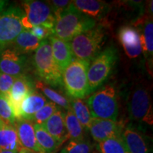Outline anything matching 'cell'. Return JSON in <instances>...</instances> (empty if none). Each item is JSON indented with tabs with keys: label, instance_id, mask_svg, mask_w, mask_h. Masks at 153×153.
Masks as SVG:
<instances>
[{
	"label": "cell",
	"instance_id": "1",
	"mask_svg": "<svg viewBox=\"0 0 153 153\" xmlns=\"http://www.w3.org/2000/svg\"><path fill=\"white\" fill-rule=\"evenodd\" d=\"M95 26L94 19L80 12L72 2L55 18L53 36L69 43L75 36Z\"/></svg>",
	"mask_w": 153,
	"mask_h": 153
},
{
	"label": "cell",
	"instance_id": "2",
	"mask_svg": "<svg viewBox=\"0 0 153 153\" xmlns=\"http://www.w3.org/2000/svg\"><path fill=\"white\" fill-rule=\"evenodd\" d=\"M33 64L36 74L44 82L53 87L62 86V72L53 57L48 38L41 42L34 53Z\"/></svg>",
	"mask_w": 153,
	"mask_h": 153
},
{
	"label": "cell",
	"instance_id": "3",
	"mask_svg": "<svg viewBox=\"0 0 153 153\" xmlns=\"http://www.w3.org/2000/svg\"><path fill=\"white\" fill-rule=\"evenodd\" d=\"M90 62L74 58L62 72V85L72 99H83L90 94L87 71Z\"/></svg>",
	"mask_w": 153,
	"mask_h": 153
},
{
	"label": "cell",
	"instance_id": "4",
	"mask_svg": "<svg viewBox=\"0 0 153 153\" xmlns=\"http://www.w3.org/2000/svg\"><path fill=\"white\" fill-rule=\"evenodd\" d=\"M117 58V50L114 46H109L99 52L91 60L87 71L90 94L104 85L109 77Z\"/></svg>",
	"mask_w": 153,
	"mask_h": 153
},
{
	"label": "cell",
	"instance_id": "5",
	"mask_svg": "<svg viewBox=\"0 0 153 153\" xmlns=\"http://www.w3.org/2000/svg\"><path fill=\"white\" fill-rule=\"evenodd\" d=\"M87 106L92 118L116 121L118 105L116 90L108 85L93 94L87 100Z\"/></svg>",
	"mask_w": 153,
	"mask_h": 153
},
{
	"label": "cell",
	"instance_id": "6",
	"mask_svg": "<svg viewBox=\"0 0 153 153\" xmlns=\"http://www.w3.org/2000/svg\"><path fill=\"white\" fill-rule=\"evenodd\" d=\"M104 38V30L99 26L75 36L70 43L74 57L91 62L100 52Z\"/></svg>",
	"mask_w": 153,
	"mask_h": 153
},
{
	"label": "cell",
	"instance_id": "7",
	"mask_svg": "<svg viewBox=\"0 0 153 153\" xmlns=\"http://www.w3.org/2000/svg\"><path fill=\"white\" fill-rule=\"evenodd\" d=\"M24 11L17 7H10L0 13V50L8 48L25 28Z\"/></svg>",
	"mask_w": 153,
	"mask_h": 153
},
{
	"label": "cell",
	"instance_id": "8",
	"mask_svg": "<svg viewBox=\"0 0 153 153\" xmlns=\"http://www.w3.org/2000/svg\"><path fill=\"white\" fill-rule=\"evenodd\" d=\"M130 118L138 123L152 125L153 115L150 94L144 86L137 85L130 94L128 101Z\"/></svg>",
	"mask_w": 153,
	"mask_h": 153
},
{
	"label": "cell",
	"instance_id": "9",
	"mask_svg": "<svg viewBox=\"0 0 153 153\" xmlns=\"http://www.w3.org/2000/svg\"><path fill=\"white\" fill-rule=\"evenodd\" d=\"M25 16L23 25L25 29L30 30L33 26H43L53 29L55 17L48 4L38 0L22 1Z\"/></svg>",
	"mask_w": 153,
	"mask_h": 153
},
{
	"label": "cell",
	"instance_id": "10",
	"mask_svg": "<svg viewBox=\"0 0 153 153\" xmlns=\"http://www.w3.org/2000/svg\"><path fill=\"white\" fill-rule=\"evenodd\" d=\"M27 57L11 47L0 50V72L19 77L26 75Z\"/></svg>",
	"mask_w": 153,
	"mask_h": 153
},
{
	"label": "cell",
	"instance_id": "11",
	"mask_svg": "<svg viewBox=\"0 0 153 153\" xmlns=\"http://www.w3.org/2000/svg\"><path fill=\"white\" fill-rule=\"evenodd\" d=\"M33 91V85L26 75L16 77L7 96L16 120L19 118L20 106L22 101Z\"/></svg>",
	"mask_w": 153,
	"mask_h": 153
},
{
	"label": "cell",
	"instance_id": "12",
	"mask_svg": "<svg viewBox=\"0 0 153 153\" xmlns=\"http://www.w3.org/2000/svg\"><path fill=\"white\" fill-rule=\"evenodd\" d=\"M123 126L111 120L93 118L88 131L96 142L100 143L114 136L120 135Z\"/></svg>",
	"mask_w": 153,
	"mask_h": 153
},
{
	"label": "cell",
	"instance_id": "13",
	"mask_svg": "<svg viewBox=\"0 0 153 153\" xmlns=\"http://www.w3.org/2000/svg\"><path fill=\"white\" fill-rule=\"evenodd\" d=\"M14 126L22 148L29 149L38 153H43L36 141L33 122L23 119L16 120Z\"/></svg>",
	"mask_w": 153,
	"mask_h": 153
},
{
	"label": "cell",
	"instance_id": "14",
	"mask_svg": "<svg viewBox=\"0 0 153 153\" xmlns=\"http://www.w3.org/2000/svg\"><path fill=\"white\" fill-rule=\"evenodd\" d=\"M119 40L126 55L130 58H135L142 53L140 34L131 26H124L120 29Z\"/></svg>",
	"mask_w": 153,
	"mask_h": 153
},
{
	"label": "cell",
	"instance_id": "15",
	"mask_svg": "<svg viewBox=\"0 0 153 153\" xmlns=\"http://www.w3.org/2000/svg\"><path fill=\"white\" fill-rule=\"evenodd\" d=\"M48 40L51 45L53 58L61 71L63 72L75 58L72 53L70 43L59 39L55 36H51L48 38Z\"/></svg>",
	"mask_w": 153,
	"mask_h": 153
},
{
	"label": "cell",
	"instance_id": "16",
	"mask_svg": "<svg viewBox=\"0 0 153 153\" xmlns=\"http://www.w3.org/2000/svg\"><path fill=\"white\" fill-rule=\"evenodd\" d=\"M41 126L55 140L59 146L68 139L65 123V113L60 109L53 114Z\"/></svg>",
	"mask_w": 153,
	"mask_h": 153
},
{
	"label": "cell",
	"instance_id": "17",
	"mask_svg": "<svg viewBox=\"0 0 153 153\" xmlns=\"http://www.w3.org/2000/svg\"><path fill=\"white\" fill-rule=\"evenodd\" d=\"M120 137L128 153H149V148L144 136L133 128L131 126L123 128Z\"/></svg>",
	"mask_w": 153,
	"mask_h": 153
},
{
	"label": "cell",
	"instance_id": "18",
	"mask_svg": "<svg viewBox=\"0 0 153 153\" xmlns=\"http://www.w3.org/2000/svg\"><path fill=\"white\" fill-rule=\"evenodd\" d=\"M48 102L46 97L34 90L22 101L20 106L19 118L32 122L33 116Z\"/></svg>",
	"mask_w": 153,
	"mask_h": 153
},
{
	"label": "cell",
	"instance_id": "19",
	"mask_svg": "<svg viewBox=\"0 0 153 153\" xmlns=\"http://www.w3.org/2000/svg\"><path fill=\"white\" fill-rule=\"evenodd\" d=\"M74 7L82 14L93 19H100L108 11V5L103 1L96 0H75L72 1Z\"/></svg>",
	"mask_w": 153,
	"mask_h": 153
},
{
	"label": "cell",
	"instance_id": "20",
	"mask_svg": "<svg viewBox=\"0 0 153 153\" xmlns=\"http://www.w3.org/2000/svg\"><path fill=\"white\" fill-rule=\"evenodd\" d=\"M21 148L14 125L0 119V150L19 152Z\"/></svg>",
	"mask_w": 153,
	"mask_h": 153
},
{
	"label": "cell",
	"instance_id": "21",
	"mask_svg": "<svg viewBox=\"0 0 153 153\" xmlns=\"http://www.w3.org/2000/svg\"><path fill=\"white\" fill-rule=\"evenodd\" d=\"M41 41L36 38L28 29H25L16 38L10 47L21 54L25 55L35 52L41 44Z\"/></svg>",
	"mask_w": 153,
	"mask_h": 153
},
{
	"label": "cell",
	"instance_id": "22",
	"mask_svg": "<svg viewBox=\"0 0 153 153\" xmlns=\"http://www.w3.org/2000/svg\"><path fill=\"white\" fill-rule=\"evenodd\" d=\"M36 141L43 153H54L59 148V145L44 128L40 124L33 123Z\"/></svg>",
	"mask_w": 153,
	"mask_h": 153
},
{
	"label": "cell",
	"instance_id": "23",
	"mask_svg": "<svg viewBox=\"0 0 153 153\" xmlns=\"http://www.w3.org/2000/svg\"><path fill=\"white\" fill-rule=\"evenodd\" d=\"M70 106L72 112L84 130L88 131L93 118L87 104L82 99H73L70 102Z\"/></svg>",
	"mask_w": 153,
	"mask_h": 153
},
{
	"label": "cell",
	"instance_id": "24",
	"mask_svg": "<svg viewBox=\"0 0 153 153\" xmlns=\"http://www.w3.org/2000/svg\"><path fill=\"white\" fill-rule=\"evenodd\" d=\"M65 123L68 133V139L71 140H82L85 139L83 127L76 119L71 108L65 113Z\"/></svg>",
	"mask_w": 153,
	"mask_h": 153
},
{
	"label": "cell",
	"instance_id": "25",
	"mask_svg": "<svg viewBox=\"0 0 153 153\" xmlns=\"http://www.w3.org/2000/svg\"><path fill=\"white\" fill-rule=\"evenodd\" d=\"M142 51L146 57H152L153 53V24L152 17L145 18L143 23V31L140 35Z\"/></svg>",
	"mask_w": 153,
	"mask_h": 153
},
{
	"label": "cell",
	"instance_id": "26",
	"mask_svg": "<svg viewBox=\"0 0 153 153\" xmlns=\"http://www.w3.org/2000/svg\"><path fill=\"white\" fill-rule=\"evenodd\" d=\"M97 148L100 153H128L120 135L109 137L98 143Z\"/></svg>",
	"mask_w": 153,
	"mask_h": 153
},
{
	"label": "cell",
	"instance_id": "27",
	"mask_svg": "<svg viewBox=\"0 0 153 153\" xmlns=\"http://www.w3.org/2000/svg\"><path fill=\"white\" fill-rule=\"evenodd\" d=\"M36 86L37 89H40L43 93V94L51 101V102L54 103L59 107H62L65 109L68 110L71 108L70 102L66 97L45 85L43 82H38L36 83Z\"/></svg>",
	"mask_w": 153,
	"mask_h": 153
},
{
	"label": "cell",
	"instance_id": "28",
	"mask_svg": "<svg viewBox=\"0 0 153 153\" xmlns=\"http://www.w3.org/2000/svg\"><path fill=\"white\" fill-rule=\"evenodd\" d=\"M93 146L90 141L84 139L82 140H71L64 147L60 153H92Z\"/></svg>",
	"mask_w": 153,
	"mask_h": 153
},
{
	"label": "cell",
	"instance_id": "29",
	"mask_svg": "<svg viewBox=\"0 0 153 153\" xmlns=\"http://www.w3.org/2000/svg\"><path fill=\"white\" fill-rule=\"evenodd\" d=\"M0 119L5 123L14 125L16 118L7 96L0 93Z\"/></svg>",
	"mask_w": 153,
	"mask_h": 153
},
{
	"label": "cell",
	"instance_id": "30",
	"mask_svg": "<svg viewBox=\"0 0 153 153\" xmlns=\"http://www.w3.org/2000/svg\"><path fill=\"white\" fill-rule=\"evenodd\" d=\"M60 110V107L57 106L54 103L48 101L41 110L38 111L33 116L32 122L42 125L45 120H47L53 114Z\"/></svg>",
	"mask_w": 153,
	"mask_h": 153
},
{
	"label": "cell",
	"instance_id": "31",
	"mask_svg": "<svg viewBox=\"0 0 153 153\" xmlns=\"http://www.w3.org/2000/svg\"><path fill=\"white\" fill-rule=\"evenodd\" d=\"M16 77L0 72V93L8 96Z\"/></svg>",
	"mask_w": 153,
	"mask_h": 153
},
{
	"label": "cell",
	"instance_id": "32",
	"mask_svg": "<svg viewBox=\"0 0 153 153\" xmlns=\"http://www.w3.org/2000/svg\"><path fill=\"white\" fill-rule=\"evenodd\" d=\"M29 30L30 33L41 41L48 39L49 37L53 36V29L48 28L43 26H33Z\"/></svg>",
	"mask_w": 153,
	"mask_h": 153
},
{
	"label": "cell",
	"instance_id": "33",
	"mask_svg": "<svg viewBox=\"0 0 153 153\" xmlns=\"http://www.w3.org/2000/svg\"><path fill=\"white\" fill-rule=\"evenodd\" d=\"M72 2V1H65V0H53L48 1V4L52 9L55 17L60 15L63 11L65 10L67 7Z\"/></svg>",
	"mask_w": 153,
	"mask_h": 153
},
{
	"label": "cell",
	"instance_id": "34",
	"mask_svg": "<svg viewBox=\"0 0 153 153\" xmlns=\"http://www.w3.org/2000/svg\"><path fill=\"white\" fill-rule=\"evenodd\" d=\"M18 153H38L35 152V151L29 150V149L27 148H22L20 150H19Z\"/></svg>",
	"mask_w": 153,
	"mask_h": 153
},
{
	"label": "cell",
	"instance_id": "35",
	"mask_svg": "<svg viewBox=\"0 0 153 153\" xmlns=\"http://www.w3.org/2000/svg\"><path fill=\"white\" fill-rule=\"evenodd\" d=\"M6 3H7V1H6L0 0V13H1V11L4 10V8Z\"/></svg>",
	"mask_w": 153,
	"mask_h": 153
},
{
	"label": "cell",
	"instance_id": "36",
	"mask_svg": "<svg viewBox=\"0 0 153 153\" xmlns=\"http://www.w3.org/2000/svg\"><path fill=\"white\" fill-rule=\"evenodd\" d=\"M0 153H18V152L15 151H9V150H1Z\"/></svg>",
	"mask_w": 153,
	"mask_h": 153
},
{
	"label": "cell",
	"instance_id": "37",
	"mask_svg": "<svg viewBox=\"0 0 153 153\" xmlns=\"http://www.w3.org/2000/svg\"><path fill=\"white\" fill-rule=\"evenodd\" d=\"M0 151H1V150H0Z\"/></svg>",
	"mask_w": 153,
	"mask_h": 153
}]
</instances>
